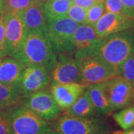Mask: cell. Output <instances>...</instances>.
Returning <instances> with one entry per match:
<instances>
[{
    "label": "cell",
    "instance_id": "1",
    "mask_svg": "<svg viewBox=\"0 0 134 134\" xmlns=\"http://www.w3.org/2000/svg\"><path fill=\"white\" fill-rule=\"evenodd\" d=\"M134 52V28L102 38L95 48L96 55L113 70L116 76L125 60Z\"/></svg>",
    "mask_w": 134,
    "mask_h": 134
},
{
    "label": "cell",
    "instance_id": "2",
    "mask_svg": "<svg viewBox=\"0 0 134 134\" xmlns=\"http://www.w3.org/2000/svg\"><path fill=\"white\" fill-rule=\"evenodd\" d=\"M14 58L25 66H41L52 72L57 62V54L44 32L26 34L19 52Z\"/></svg>",
    "mask_w": 134,
    "mask_h": 134
},
{
    "label": "cell",
    "instance_id": "3",
    "mask_svg": "<svg viewBox=\"0 0 134 134\" xmlns=\"http://www.w3.org/2000/svg\"><path fill=\"white\" fill-rule=\"evenodd\" d=\"M78 25V23L68 16L47 19L44 34L57 56L59 54H75L73 38Z\"/></svg>",
    "mask_w": 134,
    "mask_h": 134
},
{
    "label": "cell",
    "instance_id": "4",
    "mask_svg": "<svg viewBox=\"0 0 134 134\" xmlns=\"http://www.w3.org/2000/svg\"><path fill=\"white\" fill-rule=\"evenodd\" d=\"M52 130L49 121L40 118L24 106L10 108V134H46Z\"/></svg>",
    "mask_w": 134,
    "mask_h": 134
},
{
    "label": "cell",
    "instance_id": "5",
    "mask_svg": "<svg viewBox=\"0 0 134 134\" xmlns=\"http://www.w3.org/2000/svg\"><path fill=\"white\" fill-rule=\"evenodd\" d=\"M76 60L80 69V83L85 86L106 81L116 76L108 65L93 54Z\"/></svg>",
    "mask_w": 134,
    "mask_h": 134
},
{
    "label": "cell",
    "instance_id": "6",
    "mask_svg": "<svg viewBox=\"0 0 134 134\" xmlns=\"http://www.w3.org/2000/svg\"><path fill=\"white\" fill-rule=\"evenodd\" d=\"M60 134H104L107 128L99 120L66 115L61 116L54 126Z\"/></svg>",
    "mask_w": 134,
    "mask_h": 134
},
{
    "label": "cell",
    "instance_id": "7",
    "mask_svg": "<svg viewBox=\"0 0 134 134\" xmlns=\"http://www.w3.org/2000/svg\"><path fill=\"white\" fill-rule=\"evenodd\" d=\"M5 40L8 55L14 57L19 52L26 35L22 11L5 8Z\"/></svg>",
    "mask_w": 134,
    "mask_h": 134
},
{
    "label": "cell",
    "instance_id": "8",
    "mask_svg": "<svg viewBox=\"0 0 134 134\" xmlns=\"http://www.w3.org/2000/svg\"><path fill=\"white\" fill-rule=\"evenodd\" d=\"M106 93L112 111L127 107L134 99V86L121 76H115L106 82Z\"/></svg>",
    "mask_w": 134,
    "mask_h": 134
},
{
    "label": "cell",
    "instance_id": "9",
    "mask_svg": "<svg viewBox=\"0 0 134 134\" xmlns=\"http://www.w3.org/2000/svg\"><path fill=\"white\" fill-rule=\"evenodd\" d=\"M50 74L46 68L41 66L25 67L16 85L22 98L44 90L50 82Z\"/></svg>",
    "mask_w": 134,
    "mask_h": 134
},
{
    "label": "cell",
    "instance_id": "10",
    "mask_svg": "<svg viewBox=\"0 0 134 134\" xmlns=\"http://www.w3.org/2000/svg\"><path fill=\"white\" fill-rule=\"evenodd\" d=\"M23 98L22 105L46 121L56 119L60 113L61 110L52 95L46 90L34 92Z\"/></svg>",
    "mask_w": 134,
    "mask_h": 134
},
{
    "label": "cell",
    "instance_id": "11",
    "mask_svg": "<svg viewBox=\"0 0 134 134\" xmlns=\"http://www.w3.org/2000/svg\"><path fill=\"white\" fill-rule=\"evenodd\" d=\"M101 40L102 38L97 34L92 25L89 24L78 25L73 38L75 58L79 60L86 55L92 54Z\"/></svg>",
    "mask_w": 134,
    "mask_h": 134
},
{
    "label": "cell",
    "instance_id": "12",
    "mask_svg": "<svg viewBox=\"0 0 134 134\" xmlns=\"http://www.w3.org/2000/svg\"><path fill=\"white\" fill-rule=\"evenodd\" d=\"M52 74V83H68L80 82L78 63L72 54H59Z\"/></svg>",
    "mask_w": 134,
    "mask_h": 134
},
{
    "label": "cell",
    "instance_id": "13",
    "mask_svg": "<svg viewBox=\"0 0 134 134\" xmlns=\"http://www.w3.org/2000/svg\"><path fill=\"white\" fill-rule=\"evenodd\" d=\"M93 27L97 34L104 38L112 34L134 28V19L107 11Z\"/></svg>",
    "mask_w": 134,
    "mask_h": 134
},
{
    "label": "cell",
    "instance_id": "14",
    "mask_svg": "<svg viewBox=\"0 0 134 134\" xmlns=\"http://www.w3.org/2000/svg\"><path fill=\"white\" fill-rule=\"evenodd\" d=\"M86 86L81 83H52L50 92L61 110H66L84 92Z\"/></svg>",
    "mask_w": 134,
    "mask_h": 134
},
{
    "label": "cell",
    "instance_id": "15",
    "mask_svg": "<svg viewBox=\"0 0 134 134\" xmlns=\"http://www.w3.org/2000/svg\"><path fill=\"white\" fill-rule=\"evenodd\" d=\"M43 4V0H33L29 7L22 11L26 34L45 31L47 19L45 14Z\"/></svg>",
    "mask_w": 134,
    "mask_h": 134
},
{
    "label": "cell",
    "instance_id": "16",
    "mask_svg": "<svg viewBox=\"0 0 134 134\" xmlns=\"http://www.w3.org/2000/svg\"><path fill=\"white\" fill-rule=\"evenodd\" d=\"M25 67L14 57L0 58V83L16 86Z\"/></svg>",
    "mask_w": 134,
    "mask_h": 134
},
{
    "label": "cell",
    "instance_id": "17",
    "mask_svg": "<svg viewBox=\"0 0 134 134\" xmlns=\"http://www.w3.org/2000/svg\"><path fill=\"white\" fill-rule=\"evenodd\" d=\"M106 82L107 81L90 85L86 90L96 113L100 115H108L112 112L106 93Z\"/></svg>",
    "mask_w": 134,
    "mask_h": 134
},
{
    "label": "cell",
    "instance_id": "18",
    "mask_svg": "<svg viewBox=\"0 0 134 134\" xmlns=\"http://www.w3.org/2000/svg\"><path fill=\"white\" fill-rule=\"evenodd\" d=\"M95 113V108L86 91H84L69 108L65 110V114L80 118H90L94 115Z\"/></svg>",
    "mask_w": 134,
    "mask_h": 134
},
{
    "label": "cell",
    "instance_id": "19",
    "mask_svg": "<svg viewBox=\"0 0 134 134\" xmlns=\"http://www.w3.org/2000/svg\"><path fill=\"white\" fill-rule=\"evenodd\" d=\"M72 5L71 0H46L43 4L46 19H54L67 16Z\"/></svg>",
    "mask_w": 134,
    "mask_h": 134
},
{
    "label": "cell",
    "instance_id": "20",
    "mask_svg": "<svg viewBox=\"0 0 134 134\" xmlns=\"http://www.w3.org/2000/svg\"><path fill=\"white\" fill-rule=\"evenodd\" d=\"M21 98L17 86L0 83V110L13 107Z\"/></svg>",
    "mask_w": 134,
    "mask_h": 134
},
{
    "label": "cell",
    "instance_id": "21",
    "mask_svg": "<svg viewBox=\"0 0 134 134\" xmlns=\"http://www.w3.org/2000/svg\"><path fill=\"white\" fill-rule=\"evenodd\" d=\"M113 119L121 129H132L134 127V107H127L113 115Z\"/></svg>",
    "mask_w": 134,
    "mask_h": 134
},
{
    "label": "cell",
    "instance_id": "22",
    "mask_svg": "<svg viewBox=\"0 0 134 134\" xmlns=\"http://www.w3.org/2000/svg\"><path fill=\"white\" fill-rule=\"evenodd\" d=\"M104 5L108 12L134 19V10L127 7L121 0H104Z\"/></svg>",
    "mask_w": 134,
    "mask_h": 134
},
{
    "label": "cell",
    "instance_id": "23",
    "mask_svg": "<svg viewBox=\"0 0 134 134\" xmlns=\"http://www.w3.org/2000/svg\"><path fill=\"white\" fill-rule=\"evenodd\" d=\"M118 76L122 77L134 86V52L121 66Z\"/></svg>",
    "mask_w": 134,
    "mask_h": 134
},
{
    "label": "cell",
    "instance_id": "24",
    "mask_svg": "<svg viewBox=\"0 0 134 134\" xmlns=\"http://www.w3.org/2000/svg\"><path fill=\"white\" fill-rule=\"evenodd\" d=\"M104 2H96L92 7L87 9V24L94 26L104 14Z\"/></svg>",
    "mask_w": 134,
    "mask_h": 134
},
{
    "label": "cell",
    "instance_id": "25",
    "mask_svg": "<svg viewBox=\"0 0 134 134\" xmlns=\"http://www.w3.org/2000/svg\"><path fill=\"white\" fill-rule=\"evenodd\" d=\"M67 16L78 24H87V10L72 4L67 12Z\"/></svg>",
    "mask_w": 134,
    "mask_h": 134
},
{
    "label": "cell",
    "instance_id": "26",
    "mask_svg": "<svg viewBox=\"0 0 134 134\" xmlns=\"http://www.w3.org/2000/svg\"><path fill=\"white\" fill-rule=\"evenodd\" d=\"M10 108L0 110V134H10Z\"/></svg>",
    "mask_w": 134,
    "mask_h": 134
},
{
    "label": "cell",
    "instance_id": "27",
    "mask_svg": "<svg viewBox=\"0 0 134 134\" xmlns=\"http://www.w3.org/2000/svg\"><path fill=\"white\" fill-rule=\"evenodd\" d=\"M8 55L5 40V11L0 15V58H5Z\"/></svg>",
    "mask_w": 134,
    "mask_h": 134
},
{
    "label": "cell",
    "instance_id": "28",
    "mask_svg": "<svg viewBox=\"0 0 134 134\" xmlns=\"http://www.w3.org/2000/svg\"><path fill=\"white\" fill-rule=\"evenodd\" d=\"M33 0H6V8L14 11H23L27 8Z\"/></svg>",
    "mask_w": 134,
    "mask_h": 134
},
{
    "label": "cell",
    "instance_id": "29",
    "mask_svg": "<svg viewBox=\"0 0 134 134\" xmlns=\"http://www.w3.org/2000/svg\"><path fill=\"white\" fill-rule=\"evenodd\" d=\"M96 0H72V4L78 5L85 9H88L96 3Z\"/></svg>",
    "mask_w": 134,
    "mask_h": 134
},
{
    "label": "cell",
    "instance_id": "30",
    "mask_svg": "<svg viewBox=\"0 0 134 134\" xmlns=\"http://www.w3.org/2000/svg\"><path fill=\"white\" fill-rule=\"evenodd\" d=\"M121 2L125 4L127 7L134 10V0H121Z\"/></svg>",
    "mask_w": 134,
    "mask_h": 134
},
{
    "label": "cell",
    "instance_id": "31",
    "mask_svg": "<svg viewBox=\"0 0 134 134\" xmlns=\"http://www.w3.org/2000/svg\"><path fill=\"white\" fill-rule=\"evenodd\" d=\"M6 8V0H0V15L2 14Z\"/></svg>",
    "mask_w": 134,
    "mask_h": 134
},
{
    "label": "cell",
    "instance_id": "32",
    "mask_svg": "<svg viewBox=\"0 0 134 134\" xmlns=\"http://www.w3.org/2000/svg\"><path fill=\"white\" fill-rule=\"evenodd\" d=\"M121 134H134V129H130L125 130Z\"/></svg>",
    "mask_w": 134,
    "mask_h": 134
},
{
    "label": "cell",
    "instance_id": "33",
    "mask_svg": "<svg viewBox=\"0 0 134 134\" xmlns=\"http://www.w3.org/2000/svg\"><path fill=\"white\" fill-rule=\"evenodd\" d=\"M46 134H60V133H58V131H56L55 130H51V131L48 132Z\"/></svg>",
    "mask_w": 134,
    "mask_h": 134
},
{
    "label": "cell",
    "instance_id": "34",
    "mask_svg": "<svg viewBox=\"0 0 134 134\" xmlns=\"http://www.w3.org/2000/svg\"><path fill=\"white\" fill-rule=\"evenodd\" d=\"M97 2H104V0H96Z\"/></svg>",
    "mask_w": 134,
    "mask_h": 134
},
{
    "label": "cell",
    "instance_id": "35",
    "mask_svg": "<svg viewBox=\"0 0 134 134\" xmlns=\"http://www.w3.org/2000/svg\"><path fill=\"white\" fill-rule=\"evenodd\" d=\"M71 1H72V0H71Z\"/></svg>",
    "mask_w": 134,
    "mask_h": 134
},
{
    "label": "cell",
    "instance_id": "36",
    "mask_svg": "<svg viewBox=\"0 0 134 134\" xmlns=\"http://www.w3.org/2000/svg\"></svg>",
    "mask_w": 134,
    "mask_h": 134
}]
</instances>
